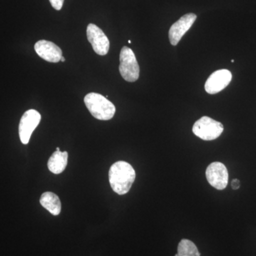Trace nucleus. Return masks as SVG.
Masks as SVG:
<instances>
[{
  "instance_id": "obj_1",
  "label": "nucleus",
  "mask_w": 256,
  "mask_h": 256,
  "mask_svg": "<svg viewBox=\"0 0 256 256\" xmlns=\"http://www.w3.org/2000/svg\"><path fill=\"white\" fill-rule=\"evenodd\" d=\"M136 176V171L132 165L124 161L114 163L109 170L111 188L119 195L126 194L130 191Z\"/></svg>"
},
{
  "instance_id": "obj_2",
  "label": "nucleus",
  "mask_w": 256,
  "mask_h": 256,
  "mask_svg": "<svg viewBox=\"0 0 256 256\" xmlns=\"http://www.w3.org/2000/svg\"><path fill=\"white\" fill-rule=\"evenodd\" d=\"M84 102L90 114L100 120H109L116 114L114 104L100 94L96 92L87 94L84 98Z\"/></svg>"
},
{
  "instance_id": "obj_3",
  "label": "nucleus",
  "mask_w": 256,
  "mask_h": 256,
  "mask_svg": "<svg viewBox=\"0 0 256 256\" xmlns=\"http://www.w3.org/2000/svg\"><path fill=\"white\" fill-rule=\"evenodd\" d=\"M120 73L128 82H134L140 76V66L131 48L124 46L120 54Z\"/></svg>"
},
{
  "instance_id": "obj_4",
  "label": "nucleus",
  "mask_w": 256,
  "mask_h": 256,
  "mask_svg": "<svg viewBox=\"0 0 256 256\" xmlns=\"http://www.w3.org/2000/svg\"><path fill=\"white\" fill-rule=\"evenodd\" d=\"M192 131L195 136L204 140H214L224 132V126L215 120L204 116L194 124Z\"/></svg>"
},
{
  "instance_id": "obj_5",
  "label": "nucleus",
  "mask_w": 256,
  "mask_h": 256,
  "mask_svg": "<svg viewBox=\"0 0 256 256\" xmlns=\"http://www.w3.org/2000/svg\"><path fill=\"white\" fill-rule=\"evenodd\" d=\"M41 118L40 112L34 109L26 111L23 114L18 126V134L24 144H28L30 142L32 133L40 124Z\"/></svg>"
},
{
  "instance_id": "obj_6",
  "label": "nucleus",
  "mask_w": 256,
  "mask_h": 256,
  "mask_svg": "<svg viewBox=\"0 0 256 256\" xmlns=\"http://www.w3.org/2000/svg\"><path fill=\"white\" fill-rule=\"evenodd\" d=\"M86 33L88 40L97 54L105 56L108 53L110 42L102 30L94 24H89Z\"/></svg>"
},
{
  "instance_id": "obj_7",
  "label": "nucleus",
  "mask_w": 256,
  "mask_h": 256,
  "mask_svg": "<svg viewBox=\"0 0 256 256\" xmlns=\"http://www.w3.org/2000/svg\"><path fill=\"white\" fill-rule=\"evenodd\" d=\"M206 176L210 186L216 190H223L228 185V170L222 162H215L208 165L206 171Z\"/></svg>"
},
{
  "instance_id": "obj_8",
  "label": "nucleus",
  "mask_w": 256,
  "mask_h": 256,
  "mask_svg": "<svg viewBox=\"0 0 256 256\" xmlns=\"http://www.w3.org/2000/svg\"><path fill=\"white\" fill-rule=\"evenodd\" d=\"M196 15L188 13L182 16L178 21L173 24L169 31L170 43L173 46H176L184 35L190 30L196 20Z\"/></svg>"
},
{
  "instance_id": "obj_9",
  "label": "nucleus",
  "mask_w": 256,
  "mask_h": 256,
  "mask_svg": "<svg viewBox=\"0 0 256 256\" xmlns=\"http://www.w3.org/2000/svg\"><path fill=\"white\" fill-rule=\"evenodd\" d=\"M232 80V74L227 69H220L214 72L207 79L205 90L210 94H218L228 86Z\"/></svg>"
},
{
  "instance_id": "obj_10",
  "label": "nucleus",
  "mask_w": 256,
  "mask_h": 256,
  "mask_svg": "<svg viewBox=\"0 0 256 256\" xmlns=\"http://www.w3.org/2000/svg\"><path fill=\"white\" fill-rule=\"evenodd\" d=\"M34 50L42 58L50 63H58L62 60V50L53 42L40 40L35 44Z\"/></svg>"
},
{
  "instance_id": "obj_11",
  "label": "nucleus",
  "mask_w": 256,
  "mask_h": 256,
  "mask_svg": "<svg viewBox=\"0 0 256 256\" xmlns=\"http://www.w3.org/2000/svg\"><path fill=\"white\" fill-rule=\"evenodd\" d=\"M68 158L67 152L56 151L48 160V170L56 174L63 172L68 164Z\"/></svg>"
},
{
  "instance_id": "obj_12",
  "label": "nucleus",
  "mask_w": 256,
  "mask_h": 256,
  "mask_svg": "<svg viewBox=\"0 0 256 256\" xmlns=\"http://www.w3.org/2000/svg\"><path fill=\"white\" fill-rule=\"evenodd\" d=\"M40 203L54 216L60 214L62 210V204L58 196L52 192H47L42 194Z\"/></svg>"
},
{
  "instance_id": "obj_13",
  "label": "nucleus",
  "mask_w": 256,
  "mask_h": 256,
  "mask_svg": "<svg viewBox=\"0 0 256 256\" xmlns=\"http://www.w3.org/2000/svg\"><path fill=\"white\" fill-rule=\"evenodd\" d=\"M178 256H200L198 248L194 244L188 239H182L178 248Z\"/></svg>"
},
{
  "instance_id": "obj_14",
  "label": "nucleus",
  "mask_w": 256,
  "mask_h": 256,
  "mask_svg": "<svg viewBox=\"0 0 256 256\" xmlns=\"http://www.w3.org/2000/svg\"><path fill=\"white\" fill-rule=\"evenodd\" d=\"M50 2L52 6H53L56 10L60 11V10H62V8H63L64 0H50Z\"/></svg>"
},
{
  "instance_id": "obj_15",
  "label": "nucleus",
  "mask_w": 256,
  "mask_h": 256,
  "mask_svg": "<svg viewBox=\"0 0 256 256\" xmlns=\"http://www.w3.org/2000/svg\"><path fill=\"white\" fill-rule=\"evenodd\" d=\"M240 181L238 180V178H234L233 181L232 182V188L234 190H238L239 188H240Z\"/></svg>"
},
{
  "instance_id": "obj_16",
  "label": "nucleus",
  "mask_w": 256,
  "mask_h": 256,
  "mask_svg": "<svg viewBox=\"0 0 256 256\" xmlns=\"http://www.w3.org/2000/svg\"><path fill=\"white\" fill-rule=\"evenodd\" d=\"M65 60H66L65 58H64V57L62 56V60H62V62H65Z\"/></svg>"
},
{
  "instance_id": "obj_17",
  "label": "nucleus",
  "mask_w": 256,
  "mask_h": 256,
  "mask_svg": "<svg viewBox=\"0 0 256 256\" xmlns=\"http://www.w3.org/2000/svg\"><path fill=\"white\" fill-rule=\"evenodd\" d=\"M56 151H60V148H56Z\"/></svg>"
},
{
  "instance_id": "obj_18",
  "label": "nucleus",
  "mask_w": 256,
  "mask_h": 256,
  "mask_svg": "<svg viewBox=\"0 0 256 256\" xmlns=\"http://www.w3.org/2000/svg\"><path fill=\"white\" fill-rule=\"evenodd\" d=\"M128 43L131 44L132 43V42H131L130 40H129V41H128Z\"/></svg>"
},
{
  "instance_id": "obj_19",
  "label": "nucleus",
  "mask_w": 256,
  "mask_h": 256,
  "mask_svg": "<svg viewBox=\"0 0 256 256\" xmlns=\"http://www.w3.org/2000/svg\"><path fill=\"white\" fill-rule=\"evenodd\" d=\"M174 256H178V254H176Z\"/></svg>"
}]
</instances>
